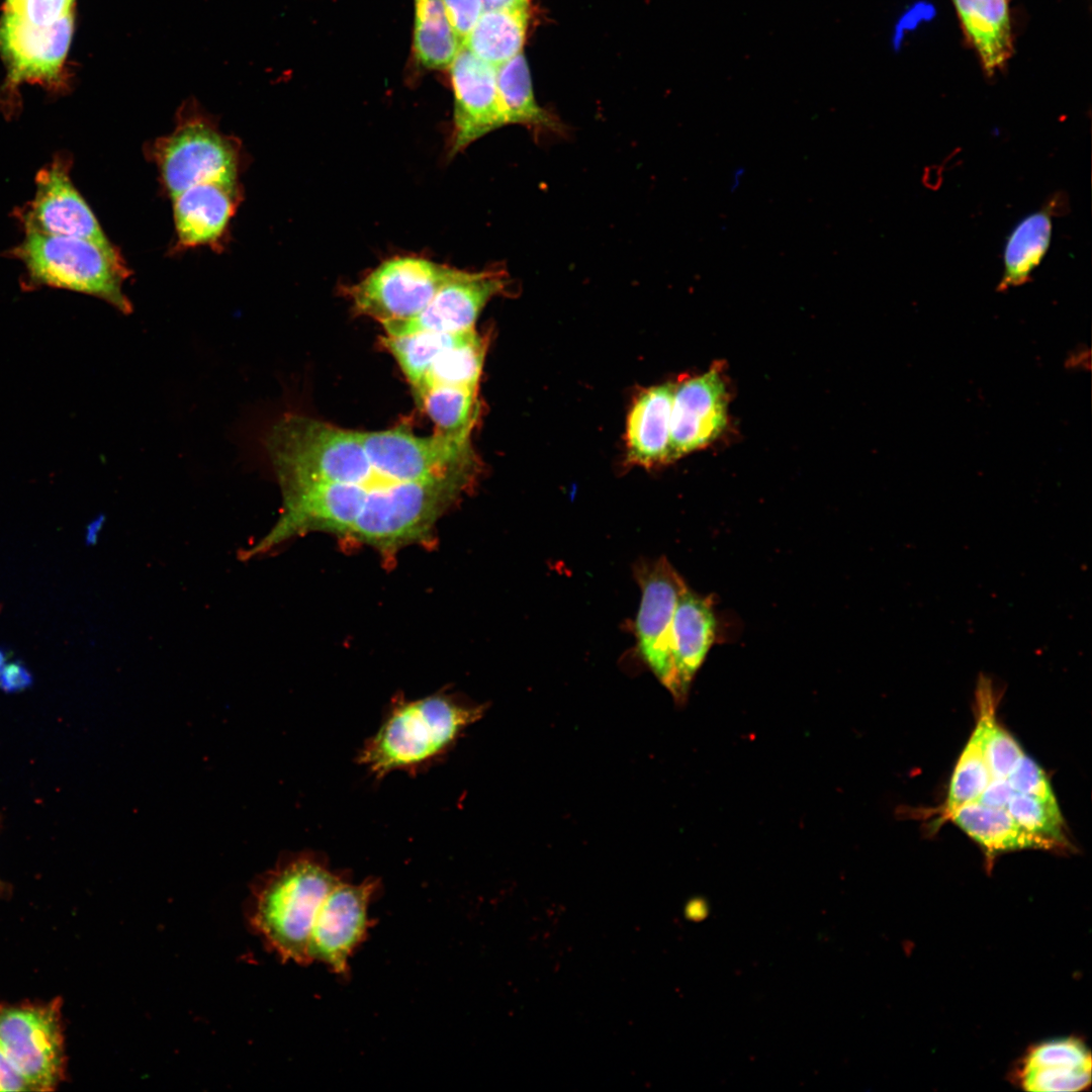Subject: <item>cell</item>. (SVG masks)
Instances as JSON below:
<instances>
[{
  "instance_id": "1",
  "label": "cell",
  "mask_w": 1092,
  "mask_h": 1092,
  "mask_svg": "<svg viewBox=\"0 0 1092 1092\" xmlns=\"http://www.w3.org/2000/svg\"><path fill=\"white\" fill-rule=\"evenodd\" d=\"M265 446L280 485L318 482L352 487L364 500L384 487L358 431L301 415H287L269 431Z\"/></svg>"
},
{
  "instance_id": "2",
  "label": "cell",
  "mask_w": 1092,
  "mask_h": 1092,
  "mask_svg": "<svg viewBox=\"0 0 1092 1092\" xmlns=\"http://www.w3.org/2000/svg\"><path fill=\"white\" fill-rule=\"evenodd\" d=\"M482 713L447 695L397 702L364 744L358 761L377 778L421 768L450 750Z\"/></svg>"
},
{
  "instance_id": "3",
  "label": "cell",
  "mask_w": 1092,
  "mask_h": 1092,
  "mask_svg": "<svg viewBox=\"0 0 1092 1092\" xmlns=\"http://www.w3.org/2000/svg\"><path fill=\"white\" fill-rule=\"evenodd\" d=\"M340 878L314 855L284 861L254 891L252 927L284 961L310 963L308 944L316 913Z\"/></svg>"
},
{
  "instance_id": "4",
  "label": "cell",
  "mask_w": 1092,
  "mask_h": 1092,
  "mask_svg": "<svg viewBox=\"0 0 1092 1092\" xmlns=\"http://www.w3.org/2000/svg\"><path fill=\"white\" fill-rule=\"evenodd\" d=\"M29 287H54L95 296L124 314L132 310L123 292L129 270L112 244L25 231L13 250Z\"/></svg>"
},
{
  "instance_id": "5",
  "label": "cell",
  "mask_w": 1092,
  "mask_h": 1092,
  "mask_svg": "<svg viewBox=\"0 0 1092 1092\" xmlns=\"http://www.w3.org/2000/svg\"><path fill=\"white\" fill-rule=\"evenodd\" d=\"M152 155L171 197L206 182H237L241 147L193 105L184 107L174 130L158 139Z\"/></svg>"
},
{
  "instance_id": "6",
  "label": "cell",
  "mask_w": 1092,
  "mask_h": 1092,
  "mask_svg": "<svg viewBox=\"0 0 1092 1092\" xmlns=\"http://www.w3.org/2000/svg\"><path fill=\"white\" fill-rule=\"evenodd\" d=\"M358 433L373 469L395 484L480 472L470 437L437 432L420 437L405 427Z\"/></svg>"
},
{
  "instance_id": "7",
  "label": "cell",
  "mask_w": 1092,
  "mask_h": 1092,
  "mask_svg": "<svg viewBox=\"0 0 1092 1092\" xmlns=\"http://www.w3.org/2000/svg\"><path fill=\"white\" fill-rule=\"evenodd\" d=\"M60 998L48 1003H0V1050L31 1091H54L65 1077Z\"/></svg>"
},
{
  "instance_id": "8",
  "label": "cell",
  "mask_w": 1092,
  "mask_h": 1092,
  "mask_svg": "<svg viewBox=\"0 0 1092 1092\" xmlns=\"http://www.w3.org/2000/svg\"><path fill=\"white\" fill-rule=\"evenodd\" d=\"M455 271L426 258L396 256L344 292L355 313L382 326L418 315Z\"/></svg>"
},
{
  "instance_id": "9",
  "label": "cell",
  "mask_w": 1092,
  "mask_h": 1092,
  "mask_svg": "<svg viewBox=\"0 0 1092 1092\" xmlns=\"http://www.w3.org/2000/svg\"><path fill=\"white\" fill-rule=\"evenodd\" d=\"M509 283V274L500 266L480 271L456 269L418 315L384 324L382 328L385 335L391 337L424 331L459 333L474 329L487 302L507 291Z\"/></svg>"
},
{
  "instance_id": "10",
  "label": "cell",
  "mask_w": 1092,
  "mask_h": 1092,
  "mask_svg": "<svg viewBox=\"0 0 1092 1092\" xmlns=\"http://www.w3.org/2000/svg\"><path fill=\"white\" fill-rule=\"evenodd\" d=\"M635 575L642 593L635 622L639 654L669 690L673 618L679 597L688 585L664 557L638 565Z\"/></svg>"
},
{
  "instance_id": "11",
  "label": "cell",
  "mask_w": 1092,
  "mask_h": 1092,
  "mask_svg": "<svg viewBox=\"0 0 1092 1092\" xmlns=\"http://www.w3.org/2000/svg\"><path fill=\"white\" fill-rule=\"evenodd\" d=\"M377 888L374 879L352 884L340 878L316 913L308 944L309 962H322L337 974L347 973L348 959L370 925L367 909Z\"/></svg>"
},
{
  "instance_id": "12",
  "label": "cell",
  "mask_w": 1092,
  "mask_h": 1092,
  "mask_svg": "<svg viewBox=\"0 0 1092 1092\" xmlns=\"http://www.w3.org/2000/svg\"><path fill=\"white\" fill-rule=\"evenodd\" d=\"M73 31L69 13L51 26H35L19 14L5 11L0 20V52L13 84L52 83L61 74Z\"/></svg>"
},
{
  "instance_id": "13",
  "label": "cell",
  "mask_w": 1092,
  "mask_h": 1092,
  "mask_svg": "<svg viewBox=\"0 0 1092 1092\" xmlns=\"http://www.w3.org/2000/svg\"><path fill=\"white\" fill-rule=\"evenodd\" d=\"M21 219L25 231L111 244L74 186L64 160L56 159L38 172L34 196Z\"/></svg>"
},
{
  "instance_id": "14",
  "label": "cell",
  "mask_w": 1092,
  "mask_h": 1092,
  "mask_svg": "<svg viewBox=\"0 0 1092 1092\" xmlns=\"http://www.w3.org/2000/svg\"><path fill=\"white\" fill-rule=\"evenodd\" d=\"M449 70L454 91L451 154H457L506 125V121L498 99L496 67L462 47Z\"/></svg>"
},
{
  "instance_id": "15",
  "label": "cell",
  "mask_w": 1092,
  "mask_h": 1092,
  "mask_svg": "<svg viewBox=\"0 0 1092 1092\" xmlns=\"http://www.w3.org/2000/svg\"><path fill=\"white\" fill-rule=\"evenodd\" d=\"M727 424V393L719 373L675 385L670 418L669 461L714 441Z\"/></svg>"
},
{
  "instance_id": "16",
  "label": "cell",
  "mask_w": 1092,
  "mask_h": 1092,
  "mask_svg": "<svg viewBox=\"0 0 1092 1092\" xmlns=\"http://www.w3.org/2000/svg\"><path fill=\"white\" fill-rule=\"evenodd\" d=\"M1025 1091H1082L1091 1084V1054L1078 1037H1061L1031 1045L1011 1073Z\"/></svg>"
},
{
  "instance_id": "17",
  "label": "cell",
  "mask_w": 1092,
  "mask_h": 1092,
  "mask_svg": "<svg viewBox=\"0 0 1092 1092\" xmlns=\"http://www.w3.org/2000/svg\"><path fill=\"white\" fill-rule=\"evenodd\" d=\"M716 634L712 599L687 587L676 605L672 624L670 694L686 698L691 682L704 662Z\"/></svg>"
},
{
  "instance_id": "18",
  "label": "cell",
  "mask_w": 1092,
  "mask_h": 1092,
  "mask_svg": "<svg viewBox=\"0 0 1092 1092\" xmlns=\"http://www.w3.org/2000/svg\"><path fill=\"white\" fill-rule=\"evenodd\" d=\"M237 182H206L173 196L175 229L183 248L216 244L239 203Z\"/></svg>"
},
{
  "instance_id": "19",
  "label": "cell",
  "mask_w": 1092,
  "mask_h": 1092,
  "mask_svg": "<svg viewBox=\"0 0 1092 1092\" xmlns=\"http://www.w3.org/2000/svg\"><path fill=\"white\" fill-rule=\"evenodd\" d=\"M1069 209L1066 193L1051 195L1041 207L1023 217L1011 231L1003 251V273L997 290L1027 283L1044 258L1052 239L1053 219Z\"/></svg>"
},
{
  "instance_id": "20",
  "label": "cell",
  "mask_w": 1092,
  "mask_h": 1092,
  "mask_svg": "<svg viewBox=\"0 0 1092 1092\" xmlns=\"http://www.w3.org/2000/svg\"><path fill=\"white\" fill-rule=\"evenodd\" d=\"M675 383L641 392L632 404L626 426L627 459L652 467L669 462L670 418Z\"/></svg>"
},
{
  "instance_id": "21",
  "label": "cell",
  "mask_w": 1092,
  "mask_h": 1092,
  "mask_svg": "<svg viewBox=\"0 0 1092 1092\" xmlns=\"http://www.w3.org/2000/svg\"><path fill=\"white\" fill-rule=\"evenodd\" d=\"M963 31L988 76L1010 59L1013 51L1008 0H952Z\"/></svg>"
},
{
  "instance_id": "22",
  "label": "cell",
  "mask_w": 1092,
  "mask_h": 1092,
  "mask_svg": "<svg viewBox=\"0 0 1092 1092\" xmlns=\"http://www.w3.org/2000/svg\"><path fill=\"white\" fill-rule=\"evenodd\" d=\"M945 818L953 821L986 850L989 857L997 852L1009 850L1064 847L1051 838L1023 828L1011 817L1006 808L989 807L973 801L959 807Z\"/></svg>"
},
{
  "instance_id": "23",
  "label": "cell",
  "mask_w": 1092,
  "mask_h": 1092,
  "mask_svg": "<svg viewBox=\"0 0 1092 1092\" xmlns=\"http://www.w3.org/2000/svg\"><path fill=\"white\" fill-rule=\"evenodd\" d=\"M496 86L506 124L523 125L535 138L565 135L566 126L536 102L523 52L496 67Z\"/></svg>"
},
{
  "instance_id": "24",
  "label": "cell",
  "mask_w": 1092,
  "mask_h": 1092,
  "mask_svg": "<svg viewBox=\"0 0 1092 1092\" xmlns=\"http://www.w3.org/2000/svg\"><path fill=\"white\" fill-rule=\"evenodd\" d=\"M529 7L485 10L463 47L497 67L523 52Z\"/></svg>"
},
{
  "instance_id": "25",
  "label": "cell",
  "mask_w": 1092,
  "mask_h": 1092,
  "mask_svg": "<svg viewBox=\"0 0 1092 1092\" xmlns=\"http://www.w3.org/2000/svg\"><path fill=\"white\" fill-rule=\"evenodd\" d=\"M414 52L426 69H449L462 44L446 13L443 0H414Z\"/></svg>"
},
{
  "instance_id": "26",
  "label": "cell",
  "mask_w": 1092,
  "mask_h": 1092,
  "mask_svg": "<svg viewBox=\"0 0 1092 1092\" xmlns=\"http://www.w3.org/2000/svg\"><path fill=\"white\" fill-rule=\"evenodd\" d=\"M486 349V339L475 329L470 330L460 342L444 350L435 359L420 383L413 388L415 398L435 386H478Z\"/></svg>"
},
{
  "instance_id": "27",
  "label": "cell",
  "mask_w": 1092,
  "mask_h": 1092,
  "mask_svg": "<svg viewBox=\"0 0 1092 1092\" xmlns=\"http://www.w3.org/2000/svg\"><path fill=\"white\" fill-rule=\"evenodd\" d=\"M415 399L437 433L470 437L479 414L478 386H435Z\"/></svg>"
},
{
  "instance_id": "28",
  "label": "cell",
  "mask_w": 1092,
  "mask_h": 1092,
  "mask_svg": "<svg viewBox=\"0 0 1092 1092\" xmlns=\"http://www.w3.org/2000/svg\"><path fill=\"white\" fill-rule=\"evenodd\" d=\"M976 726L954 766L943 817L959 807L976 801L992 780L984 754L986 713L980 701H976Z\"/></svg>"
},
{
  "instance_id": "29",
  "label": "cell",
  "mask_w": 1092,
  "mask_h": 1092,
  "mask_svg": "<svg viewBox=\"0 0 1092 1092\" xmlns=\"http://www.w3.org/2000/svg\"><path fill=\"white\" fill-rule=\"evenodd\" d=\"M473 330V329H471ZM417 332L400 337L383 336L380 342L393 356L412 388L416 387L435 359L460 342L469 332Z\"/></svg>"
},
{
  "instance_id": "30",
  "label": "cell",
  "mask_w": 1092,
  "mask_h": 1092,
  "mask_svg": "<svg viewBox=\"0 0 1092 1092\" xmlns=\"http://www.w3.org/2000/svg\"><path fill=\"white\" fill-rule=\"evenodd\" d=\"M1005 808L1026 830L1067 846L1065 824L1056 798L1043 799L1015 793Z\"/></svg>"
},
{
  "instance_id": "31",
  "label": "cell",
  "mask_w": 1092,
  "mask_h": 1092,
  "mask_svg": "<svg viewBox=\"0 0 1092 1092\" xmlns=\"http://www.w3.org/2000/svg\"><path fill=\"white\" fill-rule=\"evenodd\" d=\"M1015 793L1055 799L1051 783L1042 768L1024 753L1006 777Z\"/></svg>"
},
{
  "instance_id": "32",
  "label": "cell",
  "mask_w": 1092,
  "mask_h": 1092,
  "mask_svg": "<svg viewBox=\"0 0 1092 1092\" xmlns=\"http://www.w3.org/2000/svg\"><path fill=\"white\" fill-rule=\"evenodd\" d=\"M73 0H21L16 12L35 26H51L71 13Z\"/></svg>"
},
{
  "instance_id": "33",
  "label": "cell",
  "mask_w": 1092,
  "mask_h": 1092,
  "mask_svg": "<svg viewBox=\"0 0 1092 1092\" xmlns=\"http://www.w3.org/2000/svg\"><path fill=\"white\" fill-rule=\"evenodd\" d=\"M449 22L460 43L464 44L484 12L481 0H443Z\"/></svg>"
},
{
  "instance_id": "34",
  "label": "cell",
  "mask_w": 1092,
  "mask_h": 1092,
  "mask_svg": "<svg viewBox=\"0 0 1092 1092\" xmlns=\"http://www.w3.org/2000/svg\"><path fill=\"white\" fill-rule=\"evenodd\" d=\"M32 675L20 661L7 662L0 672V689L7 693H16L29 688Z\"/></svg>"
},
{
  "instance_id": "35",
  "label": "cell",
  "mask_w": 1092,
  "mask_h": 1092,
  "mask_svg": "<svg viewBox=\"0 0 1092 1092\" xmlns=\"http://www.w3.org/2000/svg\"><path fill=\"white\" fill-rule=\"evenodd\" d=\"M1015 794L1005 779H992L976 802L989 807L1005 808Z\"/></svg>"
},
{
  "instance_id": "36",
  "label": "cell",
  "mask_w": 1092,
  "mask_h": 1092,
  "mask_svg": "<svg viewBox=\"0 0 1092 1092\" xmlns=\"http://www.w3.org/2000/svg\"><path fill=\"white\" fill-rule=\"evenodd\" d=\"M0 1091H31L23 1076L0 1050Z\"/></svg>"
},
{
  "instance_id": "37",
  "label": "cell",
  "mask_w": 1092,
  "mask_h": 1092,
  "mask_svg": "<svg viewBox=\"0 0 1092 1092\" xmlns=\"http://www.w3.org/2000/svg\"><path fill=\"white\" fill-rule=\"evenodd\" d=\"M485 10L528 6V0H481Z\"/></svg>"
},
{
  "instance_id": "38",
  "label": "cell",
  "mask_w": 1092,
  "mask_h": 1092,
  "mask_svg": "<svg viewBox=\"0 0 1092 1092\" xmlns=\"http://www.w3.org/2000/svg\"><path fill=\"white\" fill-rule=\"evenodd\" d=\"M102 521H103L102 518H97L95 521H93L88 526L87 531H86V542L88 544L94 543L96 541L97 534H98V532H99V530L101 528V525H102Z\"/></svg>"
},
{
  "instance_id": "39",
  "label": "cell",
  "mask_w": 1092,
  "mask_h": 1092,
  "mask_svg": "<svg viewBox=\"0 0 1092 1092\" xmlns=\"http://www.w3.org/2000/svg\"><path fill=\"white\" fill-rule=\"evenodd\" d=\"M743 172H744V169H736L734 171L733 176H732V180H731V184H730L732 190H735L739 186L740 180H741V178L743 176Z\"/></svg>"
},
{
  "instance_id": "40",
  "label": "cell",
  "mask_w": 1092,
  "mask_h": 1092,
  "mask_svg": "<svg viewBox=\"0 0 1092 1092\" xmlns=\"http://www.w3.org/2000/svg\"><path fill=\"white\" fill-rule=\"evenodd\" d=\"M21 0H7L6 11L16 12Z\"/></svg>"
},
{
  "instance_id": "41",
  "label": "cell",
  "mask_w": 1092,
  "mask_h": 1092,
  "mask_svg": "<svg viewBox=\"0 0 1092 1092\" xmlns=\"http://www.w3.org/2000/svg\"><path fill=\"white\" fill-rule=\"evenodd\" d=\"M7 658H8V657H7V652H6V650H4L3 648H0V672H1V670H2L3 668H4V666L6 665V663L8 662V661H7Z\"/></svg>"
}]
</instances>
